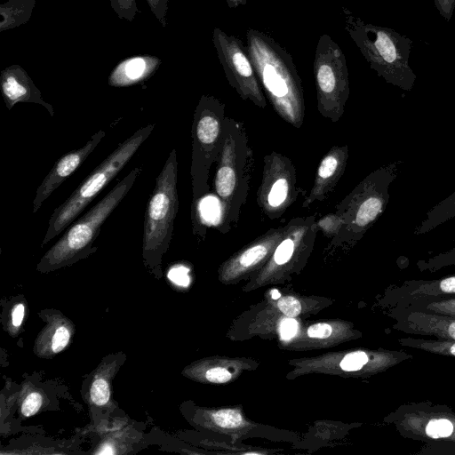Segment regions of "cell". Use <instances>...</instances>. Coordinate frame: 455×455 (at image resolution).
Listing matches in <instances>:
<instances>
[{"label":"cell","instance_id":"13","mask_svg":"<svg viewBox=\"0 0 455 455\" xmlns=\"http://www.w3.org/2000/svg\"><path fill=\"white\" fill-rule=\"evenodd\" d=\"M389 315L395 320L393 328L396 331L455 340V316L406 308H391Z\"/></svg>","mask_w":455,"mask_h":455},{"label":"cell","instance_id":"39","mask_svg":"<svg viewBox=\"0 0 455 455\" xmlns=\"http://www.w3.org/2000/svg\"><path fill=\"white\" fill-rule=\"evenodd\" d=\"M454 241H455V238H454Z\"/></svg>","mask_w":455,"mask_h":455},{"label":"cell","instance_id":"3","mask_svg":"<svg viewBox=\"0 0 455 455\" xmlns=\"http://www.w3.org/2000/svg\"><path fill=\"white\" fill-rule=\"evenodd\" d=\"M346 30L379 76L403 91L414 86L416 75L409 65L412 41L395 30L365 23L345 10Z\"/></svg>","mask_w":455,"mask_h":455},{"label":"cell","instance_id":"6","mask_svg":"<svg viewBox=\"0 0 455 455\" xmlns=\"http://www.w3.org/2000/svg\"><path fill=\"white\" fill-rule=\"evenodd\" d=\"M147 124L120 143L52 213L42 245L66 230L96 196L128 164L153 132Z\"/></svg>","mask_w":455,"mask_h":455},{"label":"cell","instance_id":"9","mask_svg":"<svg viewBox=\"0 0 455 455\" xmlns=\"http://www.w3.org/2000/svg\"><path fill=\"white\" fill-rule=\"evenodd\" d=\"M178 160L173 148L156 179L143 224V253L148 260L159 259L172 240L179 210Z\"/></svg>","mask_w":455,"mask_h":455},{"label":"cell","instance_id":"26","mask_svg":"<svg viewBox=\"0 0 455 455\" xmlns=\"http://www.w3.org/2000/svg\"><path fill=\"white\" fill-rule=\"evenodd\" d=\"M109 387L103 379H97L91 387V398L96 405H104L109 400Z\"/></svg>","mask_w":455,"mask_h":455},{"label":"cell","instance_id":"22","mask_svg":"<svg viewBox=\"0 0 455 455\" xmlns=\"http://www.w3.org/2000/svg\"><path fill=\"white\" fill-rule=\"evenodd\" d=\"M392 308H406L455 316V296L438 299H419Z\"/></svg>","mask_w":455,"mask_h":455},{"label":"cell","instance_id":"33","mask_svg":"<svg viewBox=\"0 0 455 455\" xmlns=\"http://www.w3.org/2000/svg\"><path fill=\"white\" fill-rule=\"evenodd\" d=\"M434 4L440 15L449 21L455 10V0H434Z\"/></svg>","mask_w":455,"mask_h":455},{"label":"cell","instance_id":"28","mask_svg":"<svg viewBox=\"0 0 455 455\" xmlns=\"http://www.w3.org/2000/svg\"><path fill=\"white\" fill-rule=\"evenodd\" d=\"M146 2L156 19L161 23L163 28H165L167 25L168 0H146Z\"/></svg>","mask_w":455,"mask_h":455},{"label":"cell","instance_id":"18","mask_svg":"<svg viewBox=\"0 0 455 455\" xmlns=\"http://www.w3.org/2000/svg\"><path fill=\"white\" fill-rule=\"evenodd\" d=\"M161 62L158 57L148 54L127 58L112 69L108 84L112 87H127L142 83L157 71Z\"/></svg>","mask_w":455,"mask_h":455},{"label":"cell","instance_id":"23","mask_svg":"<svg viewBox=\"0 0 455 455\" xmlns=\"http://www.w3.org/2000/svg\"><path fill=\"white\" fill-rule=\"evenodd\" d=\"M455 265V247L427 259H420L417 267L421 271L435 272L441 268Z\"/></svg>","mask_w":455,"mask_h":455},{"label":"cell","instance_id":"32","mask_svg":"<svg viewBox=\"0 0 455 455\" xmlns=\"http://www.w3.org/2000/svg\"><path fill=\"white\" fill-rule=\"evenodd\" d=\"M188 269L184 267H176L168 273L169 279L180 286H188L189 283Z\"/></svg>","mask_w":455,"mask_h":455},{"label":"cell","instance_id":"4","mask_svg":"<svg viewBox=\"0 0 455 455\" xmlns=\"http://www.w3.org/2000/svg\"><path fill=\"white\" fill-rule=\"evenodd\" d=\"M403 162L396 160L369 173L336 206L333 214L340 228L333 244L356 243L384 213L389 201V187L399 175Z\"/></svg>","mask_w":455,"mask_h":455},{"label":"cell","instance_id":"31","mask_svg":"<svg viewBox=\"0 0 455 455\" xmlns=\"http://www.w3.org/2000/svg\"><path fill=\"white\" fill-rule=\"evenodd\" d=\"M205 377L212 383H225L231 379V374L225 368L215 367L208 370L205 373Z\"/></svg>","mask_w":455,"mask_h":455},{"label":"cell","instance_id":"24","mask_svg":"<svg viewBox=\"0 0 455 455\" xmlns=\"http://www.w3.org/2000/svg\"><path fill=\"white\" fill-rule=\"evenodd\" d=\"M212 419L215 424L224 428H235L243 422L240 412L233 409L218 411L212 414Z\"/></svg>","mask_w":455,"mask_h":455},{"label":"cell","instance_id":"2","mask_svg":"<svg viewBox=\"0 0 455 455\" xmlns=\"http://www.w3.org/2000/svg\"><path fill=\"white\" fill-rule=\"evenodd\" d=\"M253 169V151L243 123L226 116L223 143L213 180V189L220 204L217 228L221 233L237 226Z\"/></svg>","mask_w":455,"mask_h":455},{"label":"cell","instance_id":"19","mask_svg":"<svg viewBox=\"0 0 455 455\" xmlns=\"http://www.w3.org/2000/svg\"><path fill=\"white\" fill-rule=\"evenodd\" d=\"M36 2V0H8L0 4V32L27 23L32 15Z\"/></svg>","mask_w":455,"mask_h":455},{"label":"cell","instance_id":"37","mask_svg":"<svg viewBox=\"0 0 455 455\" xmlns=\"http://www.w3.org/2000/svg\"><path fill=\"white\" fill-rule=\"evenodd\" d=\"M229 6H237L239 4L246 3V0H228Z\"/></svg>","mask_w":455,"mask_h":455},{"label":"cell","instance_id":"35","mask_svg":"<svg viewBox=\"0 0 455 455\" xmlns=\"http://www.w3.org/2000/svg\"><path fill=\"white\" fill-rule=\"evenodd\" d=\"M298 330V323L293 319H285L280 325V334L283 339L292 338Z\"/></svg>","mask_w":455,"mask_h":455},{"label":"cell","instance_id":"16","mask_svg":"<svg viewBox=\"0 0 455 455\" xmlns=\"http://www.w3.org/2000/svg\"><path fill=\"white\" fill-rule=\"evenodd\" d=\"M347 160V145H335L328 150L319 163L313 186L302 203V208L308 209L329 196L344 174Z\"/></svg>","mask_w":455,"mask_h":455},{"label":"cell","instance_id":"1","mask_svg":"<svg viewBox=\"0 0 455 455\" xmlns=\"http://www.w3.org/2000/svg\"><path fill=\"white\" fill-rule=\"evenodd\" d=\"M247 51L267 100L287 124L301 128L305 118L302 81L291 56L272 37L250 28Z\"/></svg>","mask_w":455,"mask_h":455},{"label":"cell","instance_id":"38","mask_svg":"<svg viewBox=\"0 0 455 455\" xmlns=\"http://www.w3.org/2000/svg\"><path fill=\"white\" fill-rule=\"evenodd\" d=\"M272 296H273V299H277L280 297V294L277 291H272Z\"/></svg>","mask_w":455,"mask_h":455},{"label":"cell","instance_id":"29","mask_svg":"<svg viewBox=\"0 0 455 455\" xmlns=\"http://www.w3.org/2000/svg\"><path fill=\"white\" fill-rule=\"evenodd\" d=\"M42 405V396L36 392H33L27 396L21 407V412L26 417L36 414Z\"/></svg>","mask_w":455,"mask_h":455},{"label":"cell","instance_id":"20","mask_svg":"<svg viewBox=\"0 0 455 455\" xmlns=\"http://www.w3.org/2000/svg\"><path fill=\"white\" fill-rule=\"evenodd\" d=\"M455 218V191L434 205L415 228L413 235H425Z\"/></svg>","mask_w":455,"mask_h":455},{"label":"cell","instance_id":"17","mask_svg":"<svg viewBox=\"0 0 455 455\" xmlns=\"http://www.w3.org/2000/svg\"><path fill=\"white\" fill-rule=\"evenodd\" d=\"M0 88L8 110L17 103H35L54 116L52 106L44 100L40 90L21 66L12 64L1 71Z\"/></svg>","mask_w":455,"mask_h":455},{"label":"cell","instance_id":"27","mask_svg":"<svg viewBox=\"0 0 455 455\" xmlns=\"http://www.w3.org/2000/svg\"><path fill=\"white\" fill-rule=\"evenodd\" d=\"M277 305L279 309L291 318L297 316L301 311L300 302L291 296L283 297L279 299Z\"/></svg>","mask_w":455,"mask_h":455},{"label":"cell","instance_id":"8","mask_svg":"<svg viewBox=\"0 0 455 455\" xmlns=\"http://www.w3.org/2000/svg\"><path fill=\"white\" fill-rule=\"evenodd\" d=\"M385 421L403 437L425 443L420 454L455 455V411L449 405L405 403L390 412Z\"/></svg>","mask_w":455,"mask_h":455},{"label":"cell","instance_id":"7","mask_svg":"<svg viewBox=\"0 0 455 455\" xmlns=\"http://www.w3.org/2000/svg\"><path fill=\"white\" fill-rule=\"evenodd\" d=\"M141 167L132 169L86 213L71 223L63 235L43 257L40 266L56 267L94 251L100 228L133 186Z\"/></svg>","mask_w":455,"mask_h":455},{"label":"cell","instance_id":"10","mask_svg":"<svg viewBox=\"0 0 455 455\" xmlns=\"http://www.w3.org/2000/svg\"><path fill=\"white\" fill-rule=\"evenodd\" d=\"M313 68L317 110L335 124L345 112L350 89L346 57L328 35H322L318 40Z\"/></svg>","mask_w":455,"mask_h":455},{"label":"cell","instance_id":"34","mask_svg":"<svg viewBox=\"0 0 455 455\" xmlns=\"http://www.w3.org/2000/svg\"><path fill=\"white\" fill-rule=\"evenodd\" d=\"M332 329L327 323H315L307 329V335L311 338L325 339L331 334Z\"/></svg>","mask_w":455,"mask_h":455},{"label":"cell","instance_id":"14","mask_svg":"<svg viewBox=\"0 0 455 455\" xmlns=\"http://www.w3.org/2000/svg\"><path fill=\"white\" fill-rule=\"evenodd\" d=\"M105 135L103 130L98 131L84 146L69 151L55 162L36 191L32 210L34 213L37 212L46 199L81 166Z\"/></svg>","mask_w":455,"mask_h":455},{"label":"cell","instance_id":"12","mask_svg":"<svg viewBox=\"0 0 455 455\" xmlns=\"http://www.w3.org/2000/svg\"><path fill=\"white\" fill-rule=\"evenodd\" d=\"M212 41L219 60L229 85L240 98L265 108L267 98L256 76L247 48L241 40L219 28L212 33Z\"/></svg>","mask_w":455,"mask_h":455},{"label":"cell","instance_id":"5","mask_svg":"<svg viewBox=\"0 0 455 455\" xmlns=\"http://www.w3.org/2000/svg\"><path fill=\"white\" fill-rule=\"evenodd\" d=\"M226 116L225 103L212 95L201 96L195 108L191 129V219L195 234L201 224L198 202L210 188V171L221 151Z\"/></svg>","mask_w":455,"mask_h":455},{"label":"cell","instance_id":"21","mask_svg":"<svg viewBox=\"0 0 455 455\" xmlns=\"http://www.w3.org/2000/svg\"><path fill=\"white\" fill-rule=\"evenodd\" d=\"M397 342L402 347L422 350L436 355L455 357V340L405 337L400 338Z\"/></svg>","mask_w":455,"mask_h":455},{"label":"cell","instance_id":"36","mask_svg":"<svg viewBox=\"0 0 455 455\" xmlns=\"http://www.w3.org/2000/svg\"><path fill=\"white\" fill-rule=\"evenodd\" d=\"M24 316V306L22 304L17 305L12 314V324L16 327L20 326L22 323Z\"/></svg>","mask_w":455,"mask_h":455},{"label":"cell","instance_id":"15","mask_svg":"<svg viewBox=\"0 0 455 455\" xmlns=\"http://www.w3.org/2000/svg\"><path fill=\"white\" fill-rule=\"evenodd\" d=\"M455 296V275L433 280H406L392 285L385 292L387 305L404 306L419 299H438Z\"/></svg>","mask_w":455,"mask_h":455},{"label":"cell","instance_id":"25","mask_svg":"<svg viewBox=\"0 0 455 455\" xmlns=\"http://www.w3.org/2000/svg\"><path fill=\"white\" fill-rule=\"evenodd\" d=\"M111 8L119 19L133 21L138 7L136 0H110Z\"/></svg>","mask_w":455,"mask_h":455},{"label":"cell","instance_id":"11","mask_svg":"<svg viewBox=\"0 0 455 455\" xmlns=\"http://www.w3.org/2000/svg\"><path fill=\"white\" fill-rule=\"evenodd\" d=\"M301 192L292 161L276 151L265 155L261 180L256 193L257 205L261 212L269 220L280 218Z\"/></svg>","mask_w":455,"mask_h":455},{"label":"cell","instance_id":"30","mask_svg":"<svg viewBox=\"0 0 455 455\" xmlns=\"http://www.w3.org/2000/svg\"><path fill=\"white\" fill-rule=\"evenodd\" d=\"M70 338L68 330L61 326L58 328L52 337V349L53 352L58 353L61 351L68 344Z\"/></svg>","mask_w":455,"mask_h":455}]
</instances>
